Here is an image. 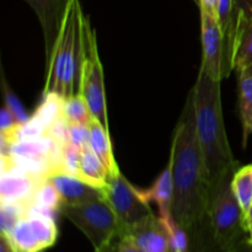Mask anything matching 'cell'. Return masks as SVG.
<instances>
[{
	"instance_id": "16",
	"label": "cell",
	"mask_w": 252,
	"mask_h": 252,
	"mask_svg": "<svg viewBox=\"0 0 252 252\" xmlns=\"http://www.w3.org/2000/svg\"><path fill=\"white\" fill-rule=\"evenodd\" d=\"M79 177L90 186L101 189V191L107 185L110 171L105 162L94 152L91 145L81 149Z\"/></svg>"
},
{
	"instance_id": "22",
	"label": "cell",
	"mask_w": 252,
	"mask_h": 252,
	"mask_svg": "<svg viewBox=\"0 0 252 252\" xmlns=\"http://www.w3.org/2000/svg\"><path fill=\"white\" fill-rule=\"evenodd\" d=\"M62 117L68 125H89L93 116L83 95L76 94L64 98Z\"/></svg>"
},
{
	"instance_id": "18",
	"label": "cell",
	"mask_w": 252,
	"mask_h": 252,
	"mask_svg": "<svg viewBox=\"0 0 252 252\" xmlns=\"http://www.w3.org/2000/svg\"><path fill=\"white\" fill-rule=\"evenodd\" d=\"M89 127H90L91 148L98 155V158L105 162L108 171H110V176L120 174L121 171L118 169L117 164H116L115 157H113L110 132L98 121H96L95 118H91Z\"/></svg>"
},
{
	"instance_id": "29",
	"label": "cell",
	"mask_w": 252,
	"mask_h": 252,
	"mask_svg": "<svg viewBox=\"0 0 252 252\" xmlns=\"http://www.w3.org/2000/svg\"><path fill=\"white\" fill-rule=\"evenodd\" d=\"M239 19H252V0H234L233 27Z\"/></svg>"
},
{
	"instance_id": "10",
	"label": "cell",
	"mask_w": 252,
	"mask_h": 252,
	"mask_svg": "<svg viewBox=\"0 0 252 252\" xmlns=\"http://www.w3.org/2000/svg\"><path fill=\"white\" fill-rule=\"evenodd\" d=\"M36 12L44 38L46 64L51 58L70 0H25Z\"/></svg>"
},
{
	"instance_id": "34",
	"label": "cell",
	"mask_w": 252,
	"mask_h": 252,
	"mask_svg": "<svg viewBox=\"0 0 252 252\" xmlns=\"http://www.w3.org/2000/svg\"><path fill=\"white\" fill-rule=\"evenodd\" d=\"M244 217H245V224H246V226H248V224L252 223V207L249 209V212ZM246 230H248V229H246Z\"/></svg>"
},
{
	"instance_id": "25",
	"label": "cell",
	"mask_w": 252,
	"mask_h": 252,
	"mask_svg": "<svg viewBox=\"0 0 252 252\" xmlns=\"http://www.w3.org/2000/svg\"><path fill=\"white\" fill-rule=\"evenodd\" d=\"M2 93H4V105L11 111L12 115L16 117L17 122H19L20 125L27 122L31 116L27 113V111L25 110L24 105L20 102L17 96L15 95V94L11 91V89L7 86L6 81H5L4 78H2Z\"/></svg>"
},
{
	"instance_id": "26",
	"label": "cell",
	"mask_w": 252,
	"mask_h": 252,
	"mask_svg": "<svg viewBox=\"0 0 252 252\" xmlns=\"http://www.w3.org/2000/svg\"><path fill=\"white\" fill-rule=\"evenodd\" d=\"M81 150L75 145L68 144L63 149V160H62V172L73 175L79 177V169H80Z\"/></svg>"
},
{
	"instance_id": "13",
	"label": "cell",
	"mask_w": 252,
	"mask_h": 252,
	"mask_svg": "<svg viewBox=\"0 0 252 252\" xmlns=\"http://www.w3.org/2000/svg\"><path fill=\"white\" fill-rule=\"evenodd\" d=\"M129 234L142 252H172L166 230L155 216L135 226Z\"/></svg>"
},
{
	"instance_id": "24",
	"label": "cell",
	"mask_w": 252,
	"mask_h": 252,
	"mask_svg": "<svg viewBox=\"0 0 252 252\" xmlns=\"http://www.w3.org/2000/svg\"><path fill=\"white\" fill-rule=\"evenodd\" d=\"M62 206V199L58 191L54 187V185L48 179L42 180L36 187L33 196L31 199V206L36 208L44 209V211L53 212L57 213Z\"/></svg>"
},
{
	"instance_id": "1",
	"label": "cell",
	"mask_w": 252,
	"mask_h": 252,
	"mask_svg": "<svg viewBox=\"0 0 252 252\" xmlns=\"http://www.w3.org/2000/svg\"><path fill=\"white\" fill-rule=\"evenodd\" d=\"M169 162L174 179L172 216L187 233L197 235L208 219L213 193L197 137L192 90L175 129Z\"/></svg>"
},
{
	"instance_id": "9",
	"label": "cell",
	"mask_w": 252,
	"mask_h": 252,
	"mask_svg": "<svg viewBox=\"0 0 252 252\" xmlns=\"http://www.w3.org/2000/svg\"><path fill=\"white\" fill-rule=\"evenodd\" d=\"M202 49L203 58L201 66L216 80L228 78L231 69L228 47L218 20L209 12L201 10Z\"/></svg>"
},
{
	"instance_id": "30",
	"label": "cell",
	"mask_w": 252,
	"mask_h": 252,
	"mask_svg": "<svg viewBox=\"0 0 252 252\" xmlns=\"http://www.w3.org/2000/svg\"><path fill=\"white\" fill-rule=\"evenodd\" d=\"M118 252H142L138 248L134 238L132 234H126L121 236L120 244H118Z\"/></svg>"
},
{
	"instance_id": "7",
	"label": "cell",
	"mask_w": 252,
	"mask_h": 252,
	"mask_svg": "<svg viewBox=\"0 0 252 252\" xmlns=\"http://www.w3.org/2000/svg\"><path fill=\"white\" fill-rule=\"evenodd\" d=\"M102 194L120 221L122 236L154 216L149 203L140 198L138 189L121 172L108 177Z\"/></svg>"
},
{
	"instance_id": "3",
	"label": "cell",
	"mask_w": 252,
	"mask_h": 252,
	"mask_svg": "<svg viewBox=\"0 0 252 252\" xmlns=\"http://www.w3.org/2000/svg\"><path fill=\"white\" fill-rule=\"evenodd\" d=\"M84 14L79 0H70L51 58L42 94L57 93L64 98L79 94L84 58Z\"/></svg>"
},
{
	"instance_id": "35",
	"label": "cell",
	"mask_w": 252,
	"mask_h": 252,
	"mask_svg": "<svg viewBox=\"0 0 252 252\" xmlns=\"http://www.w3.org/2000/svg\"><path fill=\"white\" fill-rule=\"evenodd\" d=\"M238 74H245V75H249V76H251V78H252V64H250L248 68H245L244 70H241L240 73H238Z\"/></svg>"
},
{
	"instance_id": "28",
	"label": "cell",
	"mask_w": 252,
	"mask_h": 252,
	"mask_svg": "<svg viewBox=\"0 0 252 252\" xmlns=\"http://www.w3.org/2000/svg\"><path fill=\"white\" fill-rule=\"evenodd\" d=\"M20 123L17 122L16 117L12 115L11 111L6 107L2 106L1 112H0V134H9L10 132L19 127Z\"/></svg>"
},
{
	"instance_id": "23",
	"label": "cell",
	"mask_w": 252,
	"mask_h": 252,
	"mask_svg": "<svg viewBox=\"0 0 252 252\" xmlns=\"http://www.w3.org/2000/svg\"><path fill=\"white\" fill-rule=\"evenodd\" d=\"M64 97L57 93L42 94V101L33 112V116L38 118L49 129L57 120L62 117L63 112Z\"/></svg>"
},
{
	"instance_id": "4",
	"label": "cell",
	"mask_w": 252,
	"mask_h": 252,
	"mask_svg": "<svg viewBox=\"0 0 252 252\" xmlns=\"http://www.w3.org/2000/svg\"><path fill=\"white\" fill-rule=\"evenodd\" d=\"M59 213L90 240L95 250L122 236L120 221L103 196L84 203L62 204Z\"/></svg>"
},
{
	"instance_id": "14",
	"label": "cell",
	"mask_w": 252,
	"mask_h": 252,
	"mask_svg": "<svg viewBox=\"0 0 252 252\" xmlns=\"http://www.w3.org/2000/svg\"><path fill=\"white\" fill-rule=\"evenodd\" d=\"M42 181V180H41ZM39 180L12 171H1L0 175V202L30 203Z\"/></svg>"
},
{
	"instance_id": "39",
	"label": "cell",
	"mask_w": 252,
	"mask_h": 252,
	"mask_svg": "<svg viewBox=\"0 0 252 252\" xmlns=\"http://www.w3.org/2000/svg\"><path fill=\"white\" fill-rule=\"evenodd\" d=\"M251 134H252V129H251Z\"/></svg>"
},
{
	"instance_id": "17",
	"label": "cell",
	"mask_w": 252,
	"mask_h": 252,
	"mask_svg": "<svg viewBox=\"0 0 252 252\" xmlns=\"http://www.w3.org/2000/svg\"><path fill=\"white\" fill-rule=\"evenodd\" d=\"M140 198L147 203H157L159 211L171 209L172 198H174V179H172V170L170 162L162 170L152 187L147 189H138Z\"/></svg>"
},
{
	"instance_id": "2",
	"label": "cell",
	"mask_w": 252,
	"mask_h": 252,
	"mask_svg": "<svg viewBox=\"0 0 252 252\" xmlns=\"http://www.w3.org/2000/svg\"><path fill=\"white\" fill-rule=\"evenodd\" d=\"M192 93L197 137L209 186L214 194L219 187L231 182L234 174L238 171V161L229 145L224 126L220 81L212 78L201 66Z\"/></svg>"
},
{
	"instance_id": "6",
	"label": "cell",
	"mask_w": 252,
	"mask_h": 252,
	"mask_svg": "<svg viewBox=\"0 0 252 252\" xmlns=\"http://www.w3.org/2000/svg\"><path fill=\"white\" fill-rule=\"evenodd\" d=\"M83 42L84 58L79 94H81L88 102L93 118L98 121L110 132L102 64L98 57L95 31L91 29L90 20L86 15H84L83 19Z\"/></svg>"
},
{
	"instance_id": "11",
	"label": "cell",
	"mask_w": 252,
	"mask_h": 252,
	"mask_svg": "<svg viewBox=\"0 0 252 252\" xmlns=\"http://www.w3.org/2000/svg\"><path fill=\"white\" fill-rule=\"evenodd\" d=\"M61 196L62 204H79L102 197V191L90 186L78 176L57 172L48 177Z\"/></svg>"
},
{
	"instance_id": "12",
	"label": "cell",
	"mask_w": 252,
	"mask_h": 252,
	"mask_svg": "<svg viewBox=\"0 0 252 252\" xmlns=\"http://www.w3.org/2000/svg\"><path fill=\"white\" fill-rule=\"evenodd\" d=\"M230 63L236 73L252 64V19H239L234 22Z\"/></svg>"
},
{
	"instance_id": "37",
	"label": "cell",
	"mask_w": 252,
	"mask_h": 252,
	"mask_svg": "<svg viewBox=\"0 0 252 252\" xmlns=\"http://www.w3.org/2000/svg\"><path fill=\"white\" fill-rule=\"evenodd\" d=\"M251 171H252V164H251Z\"/></svg>"
},
{
	"instance_id": "32",
	"label": "cell",
	"mask_w": 252,
	"mask_h": 252,
	"mask_svg": "<svg viewBox=\"0 0 252 252\" xmlns=\"http://www.w3.org/2000/svg\"><path fill=\"white\" fill-rule=\"evenodd\" d=\"M121 236H117L116 239H113L111 243H108L107 245L102 246L100 249H96L95 252H118V244H120Z\"/></svg>"
},
{
	"instance_id": "8",
	"label": "cell",
	"mask_w": 252,
	"mask_h": 252,
	"mask_svg": "<svg viewBox=\"0 0 252 252\" xmlns=\"http://www.w3.org/2000/svg\"><path fill=\"white\" fill-rule=\"evenodd\" d=\"M56 213L30 207L7 238L17 252H42L56 244L58 238Z\"/></svg>"
},
{
	"instance_id": "21",
	"label": "cell",
	"mask_w": 252,
	"mask_h": 252,
	"mask_svg": "<svg viewBox=\"0 0 252 252\" xmlns=\"http://www.w3.org/2000/svg\"><path fill=\"white\" fill-rule=\"evenodd\" d=\"M159 220L166 230L172 252H189V235L187 231L177 223L172 216L171 209L159 211Z\"/></svg>"
},
{
	"instance_id": "20",
	"label": "cell",
	"mask_w": 252,
	"mask_h": 252,
	"mask_svg": "<svg viewBox=\"0 0 252 252\" xmlns=\"http://www.w3.org/2000/svg\"><path fill=\"white\" fill-rule=\"evenodd\" d=\"M231 189L240 204L244 216L252 207V171L251 165L238 169L231 179Z\"/></svg>"
},
{
	"instance_id": "19",
	"label": "cell",
	"mask_w": 252,
	"mask_h": 252,
	"mask_svg": "<svg viewBox=\"0 0 252 252\" xmlns=\"http://www.w3.org/2000/svg\"><path fill=\"white\" fill-rule=\"evenodd\" d=\"M239 111L243 123L244 145H246L252 129V78L239 74Z\"/></svg>"
},
{
	"instance_id": "31",
	"label": "cell",
	"mask_w": 252,
	"mask_h": 252,
	"mask_svg": "<svg viewBox=\"0 0 252 252\" xmlns=\"http://www.w3.org/2000/svg\"><path fill=\"white\" fill-rule=\"evenodd\" d=\"M199 5V10L209 12L217 19V12H218V1L219 0H197Z\"/></svg>"
},
{
	"instance_id": "36",
	"label": "cell",
	"mask_w": 252,
	"mask_h": 252,
	"mask_svg": "<svg viewBox=\"0 0 252 252\" xmlns=\"http://www.w3.org/2000/svg\"><path fill=\"white\" fill-rule=\"evenodd\" d=\"M220 252H244V251L241 250L240 245H239V246H236V248L229 249V250H224V251H220Z\"/></svg>"
},
{
	"instance_id": "27",
	"label": "cell",
	"mask_w": 252,
	"mask_h": 252,
	"mask_svg": "<svg viewBox=\"0 0 252 252\" xmlns=\"http://www.w3.org/2000/svg\"><path fill=\"white\" fill-rule=\"evenodd\" d=\"M69 143L79 149L90 145V127L89 125H68Z\"/></svg>"
},
{
	"instance_id": "33",
	"label": "cell",
	"mask_w": 252,
	"mask_h": 252,
	"mask_svg": "<svg viewBox=\"0 0 252 252\" xmlns=\"http://www.w3.org/2000/svg\"><path fill=\"white\" fill-rule=\"evenodd\" d=\"M246 229H248V243H249V246H251V248H252V223L248 224Z\"/></svg>"
},
{
	"instance_id": "15",
	"label": "cell",
	"mask_w": 252,
	"mask_h": 252,
	"mask_svg": "<svg viewBox=\"0 0 252 252\" xmlns=\"http://www.w3.org/2000/svg\"><path fill=\"white\" fill-rule=\"evenodd\" d=\"M57 143L49 135L36 138V139H25L14 143L1 142V155L4 157L20 158H48L53 153ZM51 161V160H49Z\"/></svg>"
},
{
	"instance_id": "5",
	"label": "cell",
	"mask_w": 252,
	"mask_h": 252,
	"mask_svg": "<svg viewBox=\"0 0 252 252\" xmlns=\"http://www.w3.org/2000/svg\"><path fill=\"white\" fill-rule=\"evenodd\" d=\"M231 182L214 192L208 212L209 226L219 250H229L248 243L245 217L231 189Z\"/></svg>"
},
{
	"instance_id": "38",
	"label": "cell",
	"mask_w": 252,
	"mask_h": 252,
	"mask_svg": "<svg viewBox=\"0 0 252 252\" xmlns=\"http://www.w3.org/2000/svg\"><path fill=\"white\" fill-rule=\"evenodd\" d=\"M14 252H17V251H16V250H15V249H14Z\"/></svg>"
}]
</instances>
